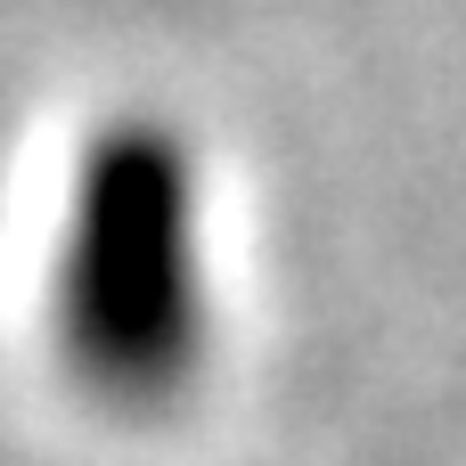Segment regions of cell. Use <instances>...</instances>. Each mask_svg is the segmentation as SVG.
Here are the masks:
<instances>
[{
  "label": "cell",
  "instance_id": "cell-1",
  "mask_svg": "<svg viewBox=\"0 0 466 466\" xmlns=\"http://www.w3.org/2000/svg\"><path fill=\"white\" fill-rule=\"evenodd\" d=\"M49 344L115 418H164L213 360L205 164L172 115H115L66 188L49 262Z\"/></svg>",
  "mask_w": 466,
  "mask_h": 466
}]
</instances>
